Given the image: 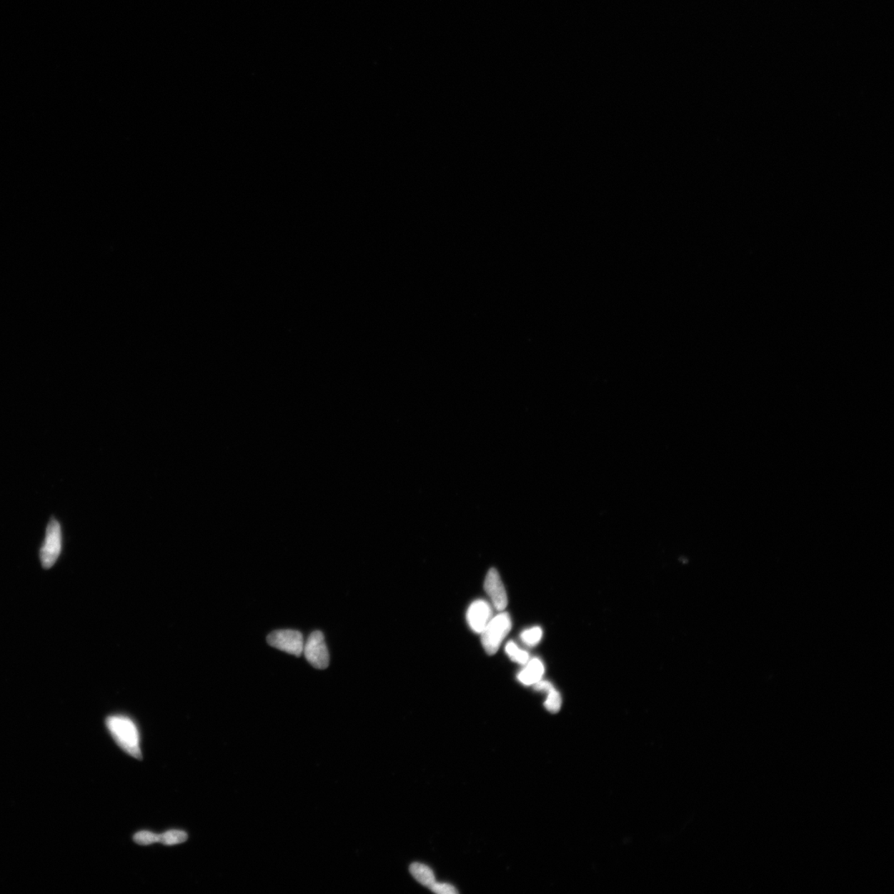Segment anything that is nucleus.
I'll return each mask as SVG.
<instances>
[{"mask_svg":"<svg viewBox=\"0 0 894 894\" xmlns=\"http://www.w3.org/2000/svg\"><path fill=\"white\" fill-rule=\"evenodd\" d=\"M267 642L271 647L297 657L302 656L305 644L302 632L294 630L272 632L267 637Z\"/></svg>","mask_w":894,"mask_h":894,"instance_id":"nucleus-3","label":"nucleus"},{"mask_svg":"<svg viewBox=\"0 0 894 894\" xmlns=\"http://www.w3.org/2000/svg\"><path fill=\"white\" fill-rule=\"evenodd\" d=\"M511 628L512 621L508 613L502 612L490 620L481 632V642L489 655H494L498 652L502 642L509 635Z\"/></svg>","mask_w":894,"mask_h":894,"instance_id":"nucleus-2","label":"nucleus"},{"mask_svg":"<svg viewBox=\"0 0 894 894\" xmlns=\"http://www.w3.org/2000/svg\"><path fill=\"white\" fill-rule=\"evenodd\" d=\"M507 655L512 661L525 665L530 661L529 652L520 650L514 642H510L505 647Z\"/></svg>","mask_w":894,"mask_h":894,"instance_id":"nucleus-11","label":"nucleus"},{"mask_svg":"<svg viewBox=\"0 0 894 894\" xmlns=\"http://www.w3.org/2000/svg\"><path fill=\"white\" fill-rule=\"evenodd\" d=\"M61 530L59 522L51 519L46 530L45 540L40 551V558L44 567L54 566L61 551Z\"/></svg>","mask_w":894,"mask_h":894,"instance_id":"nucleus-4","label":"nucleus"},{"mask_svg":"<svg viewBox=\"0 0 894 894\" xmlns=\"http://www.w3.org/2000/svg\"><path fill=\"white\" fill-rule=\"evenodd\" d=\"M562 697L555 688L547 693V697L545 700V707L551 713L555 714L560 710L562 707Z\"/></svg>","mask_w":894,"mask_h":894,"instance_id":"nucleus-13","label":"nucleus"},{"mask_svg":"<svg viewBox=\"0 0 894 894\" xmlns=\"http://www.w3.org/2000/svg\"><path fill=\"white\" fill-rule=\"evenodd\" d=\"M535 689L536 690L537 692L548 693L549 692L552 691V690L554 689V687L551 682H549L547 681H542V680H540V682H537V683L535 684Z\"/></svg>","mask_w":894,"mask_h":894,"instance_id":"nucleus-16","label":"nucleus"},{"mask_svg":"<svg viewBox=\"0 0 894 894\" xmlns=\"http://www.w3.org/2000/svg\"><path fill=\"white\" fill-rule=\"evenodd\" d=\"M106 726L118 745L135 759L142 760L139 746V733L131 720L123 715H112L106 720Z\"/></svg>","mask_w":894,"mask_h":894,"instance_id":"nucleus-1","label":"nucleus"},{"mask_svg":"<svg viewBox=\"0 0 894 894\" xmlns=\"http://www.w3.org/2000/svg\"><path fill=\"white\" fill-rule=\"evenodd\" d=\"M410 872L418 883L426 887L430 888L436 882L435 875L430 868L420 863H414L410 866Z\"/></svg>","mask_w":894,"mask_h":894,"instance_id":"nucleus-9","label":"nucleus"},{"mask_svg":"<svg viewBox=\"0 0 894 894\" xmlns=\"http://www.w3.org/2000/svg\"><path fill=\"white\" fill-rule=\"evenodd\" d=\"M485 590L492 600L495 610L503 611L508 605V596L500 574L496 569H490L485 580Z\"/></svg>","mask_w":894,"mask_h":894,"instance_id":"nucleus-6","label":"nucleus"},{"mask_svg":"<svg viewBox=\"0 0 894 894\" xmlns=\"http://www.w3.org/2000/svg\"><path fill=\"white\" fill-rule=\"evenodd\" d=\"M430 888L433 893H438V894L458 893V891L456 890V888H455L454 886L451 885H449V883H441L435 882L430 887Z\"/></svg>","mask_w":894,"mask_h":894,"instance_id":"nucleus-15","label":"nucleus"},{"mask_svg":"<svg viewBox=\"0 0 894 894\" xmlns=\"http://www.w3.org/2000/svg\"><path fill=\"white\" fill-rule=\"evenodd\" d=\"M492 609L487 601L483 600L474 601L470 605L467 614V620L470 629L477 634H481L492 619Z\"/></svg>","mask_w":894,"mask_h":894,"instance_id":"nucleus-7","label":"nucleus"},{"mask_svg":"<svg viewBox=\"0 0 894 894\" xmlns=\"http://www.w3.org/2000/svg\"><path fill=\"white\" fill-rule=\"evenodd\" d=\"M188 835L183 830H171L159 835V843L165 845H175L185 843Z\"/></svg>","mask_w":894,"mask_h":894,"instance_id":"nucleus-10","label":"nucleus"},{"mask_svg":"<svg viewBox=\"0 0 894 894\" xmlns=\"http://www.w3.org/2000/svg\"><path fill=\"white\" fill-rule=\"evenodd\" d=\"M525 665V668L522 669V670L517 674V679H519V681L521 683L526 685V686H530V685H535L537 682H540V680H542L543 674H545V665H543L542 662L540 660H538V658H532V660L527 662Z\"/></svg>","mask_w":894,"mask_h":894,"instance_id":"nucleus-8","label":"nucleus"},{"mask_svg":"<svg viewBox=\"0 0 894 894\" xmlns=\"http://www.w3.org/2000/svg\"><path fill=\"white\" fill-rule=\"evenodd\" d=\"M308 662L317 669H326L330 663V655L322 632H312L303 647Z\"/></svg>","mask_w":894,"mask_h":894,"instance_id":"nucleus-5","label":"nucleus"},{"mask_svg":"<svg viewBox=\"0 0 894 894\" xmlns=\"http://www.w3.org/2000/svg\"><path fill=\"white\" fill-rule=\"evenodd\" d=\"M135 843L141 845H149L154 843H159V835L150 833V831L143 830L136 833L134 836Z\"/></svg>","mask_w":894,"mask_h":894,"instance_id":"nucleus-14","label":"nucleus"},{"mask_svg":"<svg viewBox=\"0 0 894 894\" xmlns=\"http://www.w3.org/2000/svg\"><path fill=\"white\" fill-rule=\"evenodd\" d=\"M542 637V630L540 627H533V628L527 630L521 634L522 641L530 647L537 645L541 641Z\"/></svg>","mask_w":894,"mask_h":894,"instance_id":"nucleus-12","label":"nucleus"}]
</instances>
